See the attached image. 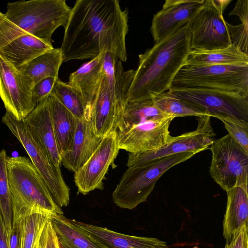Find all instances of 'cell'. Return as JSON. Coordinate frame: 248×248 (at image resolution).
Returning a JSON list of instances; mask_svg holds the SVG:
<instances>
[{
    "instance_id": "e0dca14e",
    "label": "cell",
    "mask_w": 248,
    "mask_h": 248,
    "mask_svg": "<svg viewBox=\"0 0 248 248\" xmlns=\"http://www.w3.org/2000/svg\"><path fill=\"white\" fill-rule=\"evenodd\" d=\"M69 221L101 248H167L156 238L132 236L68 218Z\"/></svg>"
},
{
    "instance_id": "2e32d148",
    "label": "cell",
    "mask_w": 248,
    "mask_h": 248,
    "mask_svg": "<svg viewBox=\"0 0 248 248\" xmlns=\"http://www.w3.org/2000/svg\"><path fill=\"white\" fill-rule=\"evenodd\" d=\"M204 0H166L153 16L150 31L155 43L178 27L190 22L202 7Z\"/></svg>"
},
{
    "instance_id": "30bf717a",
    "label": "cell",
    "mask_w": 248,
    "mask_h": 248,
    "mask_svg": "<svg viewBox=\"0 0 248 248\" xmlns=\"http://www.w3.org/2000/svg\"><path fill=\"white\" fill-rule=\"evenodd\" d=\"M209 148L213 180L226 191L236 186L248 191V153L229 134L215 140Z\"/></svg>"
},
{
    "instance_id": "277c9868",
    "label": "cell",
    "mask_w": 248,
    "mask_h": 248,
    "mask_svg": "<svg viewBox=\"0 0 248 248\" xmlns=\"http://www.w3.org/2000/svg\"><path fill=\"white\" fill-rule=\"evenodd\" d=\"M13 221L34 213L54 217L63 211L54 201L40 174L30 158L7 157Z\"/></svg>"
},
{
    "instance_id": "d6a6232c",
    "label": "cell",
    "mask_w": 248,
    "mask_h": 248,
    "mask_svg": "<svg viewBox=\"0 0 248 248\" xmlns=\"http://www.w3.org/2000/svg\"><path fill=\"white\" fill-rule=\"evenodd\" d=\"M229 134L248 153V126L239 125L225 120H221Z\"/></svg>"
},
{
    "instance_id": "83f0119b",
    "label": "cell",
    "mask_w": 248,
    "mask_h": 248,
    "mask_svg": "<svg viewBox=\"0 0 248 248\" xmlns=\"http://www.w3.org/2000/svg\"><path fill=\"white\" fill-rule=\"evenodd\" d=\"M51 216L41 213L32 214L18 220L20 229V248H38L43 230Z\"/></svg>"
},
{
    "instance_id": "ba28073f",
    "label": "cell",
    "mask_w": 248,
    "mask_h": 248,
    "mask_svg": "<svg viewBox=\"0 0 248 248\" xmlns=\"http://www.w3.org/2000/svg\"><path fill=\"white\" fill-rule=\"evenodd\" d=\"M168 94L206 115L248 126V96L207 88H171Z\"/></svg>"
},
{
    "instance_id": "8fae6325",
    "label": "cell",
    "mask_w": 248,
    "mask_h": 248,
    "mask_svg": "<svg viewBox=\"0 0 248 248\" xmlns=\"http://www.w3.org/2000/svg\"><path fill=\"white\" fill-rule=\"evenodd\" d=\"M231 0H204L189 23L191 50H211L231 45L223 13Z\"/></svg>"
},
{
    "instance_id": "cb8c5ba5",
    "label": "cell",
    "mask_w": 248,
    "mask_h": 248,
    "mask_svg": "<svg viewBox=\"0 0 248 248\" xmlns=\"http://www.w3.org/2000/svg\"><path fill=\"white\" fill-rule=\"evenodd\" d=\"M48 101L55 137L61 154L71 147L78 119L52 94L48 97Z\"/></svg>"
},
{
    "instance_id": "74e56055",
    "label": "cell",
    "mask_w": 248,
    "mask_h": 248,
    "mask_svg": "<svg viewBox=\"0 0 248 248\" xmlns=\"http://www.w3.org/2000/svg\"><path fill=\"white\" fill-rule=\"evenodd\" d=\"M0 248H9V238L0 210Z\"/></svg>"
},
{
    "instance_id": "9c48e42d",
    "label": "cell",
    "mask_w": 248,
    "mask_h": 248,
    "mask_svg": "<svg viewBox=\"0 0 248 248\" xmlns=\"http://www.w3.org/2000/svg\"><path fill=\"white\" fill-rule=\"evenodd\" d=\"M1 120L25 149L55 203L61 208L67 206L70 201V190L63 178L61 167L52 163L42 148L32 138L23 120H17L8 112Z\"/></svg>"
},
{
    "instance_id": "d4e9b609",
    "label": "cell",
    "mask_w": 248,
    "mask_h": 248,
    "mask_svg": "<svg viewBox=\"0 0 248 248\" xmlns=\"http://www.w3.org/2000/svg\"><path fill=\"white\" fill-rule=\"evenodd\" d=\"M186 62L198 65L248 64V55L232 44L211 50H190Z\"/></svg>"
},
{
    "instance_id": "5bb4252c",
    "label": "cell",
    "mask_w": 248,
    "mask_h": 248,
    "mask_svg": "<svg viewBox=\"0 0 248 248\" xmlns=\"http://www.w3.org/2000/svg\"><path fill=\"white\" fill-rule=\"evenodd\" d=\"M120 150L117 131L102 138L89 158L75 172L78 192L86 195L95 189H103L105 175Z\"/></svg>"
},
{
    "instance_id": "1f68e13d",
    "label": "cell",
    "mask_w": 248,
    "mask_h": 248,
    "mask_svg": "<svg viewBox=\"0 0 248 248\" xmlns=\"http://www.w3.org/2000/svg\"><path fill=\"white\" fill-rule=\"evenodd\" d=\"M58 79L59 78L48 77L33 86L32 88V97L36 106L49 96Z\"/></svg>"
},
{
    "instance_id": "7402d4cb",
    "label": "cell",
    "mask_w": 248,
    "mask_h": 248,
    "mask_svg": "<svg viewBox=\"0 0 248 248\" xmlns=\"http://www.w3.org/2000/svg\"><path fill=\"white\" fill-rule=\"evenodd\" d=\"M63 62L60 48H53L16 68L32 88L35 84L45 78H58L59 71Z\"/></svg>"
},
{
    "instance_id": "8992f818",
    "label": "cell",
    "mask_w": 248,
    "mask_h": 248,
    "mask_svg": "<svg viewBox=\"0 0 248 248\" xmlns=\"http://www.w3.org/2000/svg\"><path fill=\"white\" fill-rule=\"evenodd\" d=\"M71 9L65 0H20L8 3L4 15L28 34L52 45L53 32L65 27Z\"/></svg>"
},
{
    "instance_id": "ac0fdd59",
    "label": "cell",
    "mask_w": 248,
    "mask_h": 248,
    "mask_svg": "<svg viewBox=\"0 0 248 248\" xmlns=\"http://www.w3.org/2000/svg\"><path fill=\"white\" fill-rule=\"evenodd\" d=\"M23 121L32 138L42 148L52 163L61 167V155L52 123L48 97L37 104Z\"/></svg>"
},
{
    "instance_id": "4fadbf2b",
    "label": "cell",
    "mask_w": 248,
    "mask_h": 248,
    "mask_svg": "<svg viewBox=\"0 0 248 248\" xmlns=\"http://www.w3.org/2000/svg\"><path fill=\"white\" fill-rule=\"evenodd\" d=\"M198 118L197 127L194 131L174 137L166 146L156 151L129 153L126 166L142 165L163 156L186 152H202L209 148L216 135L211 125V117L202 115Z\"/></svg>"
},
{
    "instance_id": "ffe728a7",
    "label": "cell",
    "mask_w": 248,
    "mask_h": 248,
    "mask_svg": "<svg viewBox=\"0 0 248 248\" xmlns=\"http://www.w3.org/2000/svg\"><path fill=\"white\" fill-rule=\"evenodd\" d=\"M103 56V53L71 73L67 82L81 95L88 112L102 81Z\"/></svg>"
},
{
    "instance_id": "7a4b0ae2",
    "label": "cell",
    "mask_w": 248,
    "mask_h": 248,
    "mask_svg": "<svg viewBox=\"0 0 248 248\" xmlns=\"http://www.w3.org/2000/svg\"><path fill=\"white\" fill-rule=\"evenodd\" d=\"M189 23H184L139 55L126 103L152 99L170 89L191 50Z\"/></svg>"
},
{
    "instance_id": "6da1fadb",
    "label": "cell",
    "mask_w": 248,
    "mask_h": 248,
    "mask_svg": "<svg viewBox=\"0 0 248 248\" xmlns=\"http://www.w3.org/2000/svg\"><path fill=\"white\" fill-rule=\"evenodd\" d=\"M128 11L117 0H77L64 27L63 62L93 59L105 53L126 62Z\"/></svg>"
},
{
    "instance_id": "9a60e30c",
    "label": "cell",
    "mask_w": 248,
    "mask_h": 248,
    "mask_svg": "<svg viewBox=\"0 0 248 248\" xmlns=\"http://www.w3.org/2000/svg\"><path fill=\"white\" fill-rule=\"evenodd\" d=\"M0 97L6 112L23 120L35 107L32 88L18 70L0 56Z\"/></svg>"
},
{
    "instance_id": "d6986e66",
    "label": "cell",
    "mask_w": 248,
    "mask_h": 248,
    "mask_svg": "<svg viewBox=\"0 0 248 248\" xmlns=\"http://www.w3.org/2000/svg\"><path fill=\"white\" fill-rule=\"evenodd\" d=\"M103 138L94 134L88 118L78 119L71 147L61 154L62 163L67 169L75 172L89 158Z\"/></svg>"
},
{
    "instance_id": "5b68a950",
    "label": "cell",
    "mask_w": 248,
    "mask_h": 248,
    "mask_svg": "<svg viewBox=\"0 0 248 248\" xmlns=\"http://www.w3.org/2000/svg\"><path fill=\"white\" fill-rule=\"evenodd\" d=\"M200 152L181 153L163 156L146 164L128 167L112 193V200L120 208L132 210L147 199L159 178L172 167Z\"/></svg>"
},
{
    "instance_id": "4316f807",
    "label": "cell",
    "mask_w": 248,
    "mask_h": 248,
    "mask_svg": "<svg viewBox=\"0 0 248 248\" xmlns=\"http://www.w3.org/2000/svg\"><path fill=\"white\" fill-rule=\"evenodd\" d=\"M51 94L77 119L87 118L89 119V112L83 98L67 82H64L58 79Z\"/></svg>"
},
{
    "instance_id": "44dd1931",
    "label": "cell",
    "mask_w": 248,
    "mask_h": 248,
    "mask_svg": "<svg viewBox=\"0 0 248 248\" xmlns=\"http://www.w3.org/2000/svg\"><path fill=\"white\" fill-rule=\"evenodd\" d=\"M227 203L223 221V236L227 242L248 227V191L239 186L226 191Z\"/></svg>"
},
{
    "instance_id": "7c38bea8",
    "label": "cell",
    "mask_w": 248,
    "mask_h": 248,
    "mask_svg": "<svg viewBox=\"0 0 248 248\" xmlns=\"http://www.w3.org/2000/svg\"><path fill=\"white\" fill-rule=\"evenodd\" d=\"M126 94L109 85L102 77L99 90L89 108V120L92 131L104 137L117 131L126 104Z\"/></svg>"
},
{
    "instance_id": "d590c367",
    "label": "cell",
    "mask_w": 248,
    "mask_h": 248,
    "mask_svg": "<svg viewBox=\"0 0 248 248\" xmlns=\"http://www.w3.org/2000/svg\"><path fill=\"white\" fill-rule=\"evenodd\" d=\"M229 16L236 15L239 16L242 23L248 25V0H238Z\"/></svg>"
},
{
    "instance_id": "484cf974",
    "label": "cell",
    "mask_w": 248,
    "mask_h": 248,
    "mask_svg": "<svg viewBox=\"0 0 248 248\" xmlns=\"http://www.w3.org/2000/svg\"><path fill=\"white\" fill-rule=\"evenodd\" d=\"M61 248H101L63 215L51 219Z\"/></svg>"
},
{
    "instance_id": "3957f363",
    "label": "cell",
    "mask_w": 248,
    "mask_h": 248,
    "mask_svg": "<svg viewBox=\"0 0 248 248\" xmlns=\"http://www.w3.org/2000/svg\"><path fill=\"white\" fill-rule=\"evenodd\" d=\"M175 118L157 108L152 99L126 103L117 130L120 149L137 154L166 146L174 139L169 127Z\"/></svg>"
},
{
    "instance_id": "836d02e7",
    "label": "cell",
    "mask_w": 248,
    "mask_h": 248,
    "mask_svg": "<svg viewBox=\"0 0 248 248\" xmlns=\"http://www.w3.org/2000/svg\"><path fill=\"white\" fill-rule=\"evenodd\" d=\"M51 219L47 221L43 230L38 248H61L53 227Z\"/></svg>"
},
{
    "instance_id": "f546056e",
    "label": "cell",
    "mask_w": 248,
    "mask_h": 248,
    "mask_svg": "<svg viewBox=\"0 0 248 248\" xmlns=\"http://www.w3.org/2000/svg\"><path fill=\"white\" fill-rule=\"evenodd\" d=\"M152 99L155 106L159 110L175 117L206 115L201 110L170 95L166 92L157 95Z\"/></svg>"
},
{
    "instance_id": "52a82bcc",
    "label": "cell",
    "mask_w": 248,
    "mask_h": 248,
    "mask_svg": "<svg viewBox=\"0 0 248 248\" xmlns=\"http://www.w3.org/2000/svg\"><path fill=\"white\" fill-rule=\"evenodd\" d=\"M193 88L248 96V64L198 65L185 62L174 77L171 88Z\"/></svg>"
},
{
    "instance_id": "4dcf8cb0",
    "label": "cell",
    "mask_w": 248,
    "mask_h": 248,
    "mask_svg": "<svg viewBox=\"0 0 248 248\" xmlns=\"http://www.w3.org/2000/svg\"><path fill=\"white\" fill-rule=\"evenodd\" d=\"M232 44L237 46L241 51L248 54V25L243 23L234 26L226 23Z\"/></svg>"
},
{
    "instance_id": "e575fe53",
    "label": "cell",
    "mask_w": 248,
    "mask_h": 248,
    "mask_svg": "<svg viewBox=\"0 0 248 248\" xmlns=\"http://www.w3.org/2000/svg\"><path fill=\"white\" fill-rule=\"evenodd\" d=\"M225 248H248V227H244L230 241L227 242Z\"/></svg>"
},
{
    "instance_id": "8d00e7d4",
    "label": "cell",
    "mask_w": 248,
    "mask_h": 248,
    "mask_svg": "<svg viewBox=\"0 0 248 248\" xmlns=\"http://www.w3.org/2000/svg\"><path fill=\"white\" fill-rule=\"evenodd\" d=\"M9 248H20V229L18 221H13L9 237Z\"/></svg>"
},
{
    "instance_id": "f1b7e54d",
    "label": "cell",
    "mask_w": 248,
    "mask_h": 248,
    "mask_svg": "<svg viewBox=\"0 0 248 248\" xmlns=\"http://www.w3.org/2000/svg\"><path fill=\"white\" fill-rule=\"evenodd\" d=\"M7 154L5 150L0 151V210L4 220L8 238L13 223L12 198L9 185Z\"/></svg>"
},
{
    "instance_id": "603a6c76",
    "label": "cell",
    "mask_w": 248,
    "mask_h": 248,
    "mask_svg": "<svg viewBox=\"0 0 248 248\" xmlns=\"http://www.w3.org/2000/svg\"><path fill=\"white\" fill-rule=\"evenodd\" d=\"M52 48V45L32 35L27 34L0 48V56L17 68Z\"/></svg>"
}]
</instances>
